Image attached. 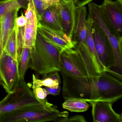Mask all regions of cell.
<instances>
[{
    "instance_id": "cell-7",
    "label": "cell",
    "mask_w": 122,
    "mask_h": 122,
    "mask_svg": "<svg viewBox=\"0 0 122 122\" xmlns=\"http://www.w3.org/2000/svg\"><path fill=\"white\" fill-rule=\"evenodd\" d=\"M27 22L25 27L17 28V40L20 47L32 48L38 32V20L33 0H30L25 11Z\"/></svg>"
},
{
    "instance_id": "cell-4",
    "label": "cell",
    "mask_w": 122,
    "mask_h": 122,
    "mask_svg": "<svg viewBox=\"0 0 122 122\" xmlns=\"http://www.w3.org/2000/svg\"><path fill=\"white\" fill-rule=\"evenodd\" d=\"M88 16L100 28L111 46L114 55L113 69L118 72L122 73V38H119L111 27L103 14L100 5L91 2L88 3Z\"/></svg>"
},
{
    "instance_id": "cell-1",
    "label": "cell",
    "mask_w": 122,
    "mask_h": 122,
    "mask_svg": "<svg viewBox=\"0 0 122 122\" xmlns=\"http://www.w3.org/2000/svg\"><path fill=\"white\" fill-rule=\"evenodd\" d=\"M60 61L61 70L76 80H93L103 72L93 60L86 42L62 51Z\"/></svg>"
},
{
    "instance_id": "cell-13",
    "label": "cell",
    "mask_w": 122,
    "mask_h": 122,
    "mask_svg": "<svg viewBox=\"0 0 122 122\" xmlns=\"http://www.w3.org/2000/svg\"><path fill=\"white\" fill-rule=\"evenodd\" d=\"M55 7L63 32L72 38L76 10L73 0L68 2L60 1Z\"/></svg>"
},
{
    "instance_id": "cell-19",
    "label": "cell",
    "mask_w": 122,
    "mask_h": 122,
    "mask_svg": "<svg viewBox=\"0 0 122 122\" xmlns=\"http://www.w3.org/2000/svg\"><path fill=\"white\" fill-rule=\"evenodd\" d=\"M4 51L15 60L19 62L20 54L18 51L15 25L9 37Z\"/></svg>"
},
{
    "instance_id": "cell-25",
    "label": "cell",
    "mask_w": 122,
    "mask_h": 122,
    "mask_svg": "<svg viewBox=\"0 0 122 122\" xmlns=\"http://www.w3.org/2000/svg\"><path fill=\"white\" fill-rule=\"evenodd\" d=\"M27 20L25 16L23 15V13L20 17H17L15 19V26L17 28H21L25 27L26 25Z\"/></svg>"
},
{
    "instance_id": "cell-28",
    "label": "cell",
    "mask_w": 122,
    "mask_h": 122,
    "mask_svg": "<svg viewBox=\"0 0 122 122\" xmlns=\"http://www.w3.org/2000/svg\"><path fill=\"white\" fill-rule=\"evenodd\" d=\"M2 54V49H1V23L0 20V56Z\"/></svg>"
},
{
    "instance_id": "cell-32",
    "label": "cell",
    "mask_w": 122,
    "mask_h": 122,
    "mask_svg": "<svg viewBox=\"0 0 122 122\" xmlns=\"http://www.w3.org/2000/svg\"></svg>"
},
{
    "instance_id": "cell-14",
    "label": "cell",
    "mask_w": 122,
    "mask_h": 122,
    "mask_svg": "<svg viewBox=\"0 0 122 122\" xmlns=\"http://www.w3.org/2000/svg\"><path fill=\"white\" fill-rule=\"evenodd\" d=\"M87 9L85 6L76 8L75 27L72 39L76 43L85 42L87 35Z\"/></svg>"
},
{
    "instance_id": "cell-26",
    "label": "cell",
    "mask_w": 122,
    "mask_h": 122,
    "mask_svg": "<svg viewBox=\"0 0 122 122\" xmlns=\"http://www.w3.org/2000/svg\"><path fill=\"white\" fill-rule=\"evenodd\" d=\"M46 90L49 93V94L53 96L59 95L61 90L60 85L56 88H51L48 87H45Z\"/></svg>"
},
{
    "instance_id": "cell-12",
    "label": "cell",
    "mask_w": 122,
    "mask_h": 122,
    "mask_svg": "<svg viewBox=\"0 0 122 122\" xmlns=\"http://www.w3.org/2000/svg\"><path fill=\"white\" fill-rule=\"evenodd\" d=\"M38 32L46 40L62 50L74 48L77 43L63 32L53 30L38 22Z\"/></svg>"
},
{
    "instance_id": "cell-17",
    "label": "cell",
    "mask_w": 122,
    "mask_h": 122,
    "mask_svg": "<svg viewBox=\"0 0 122 122\" xmlns=\"http://www.w3.org/2000/svg\"><path fill=\"white\" fill-rule=\"evenodd\" d=\"M59 72L53 71L44 75L42 80L38 79L34 74H33L32 87L43 86L51 88L58 87L61 83Z\"/></svg>"
},
{
    "instance_id": "cell-22",
    "label": "cell",
    "mask_w": 122,
    "mask_h": 122,
    "mask_svg": "<svg viewBox=\"0 0 122 122\" xmlns=\"http://www.w3.org/2000/svg\"><path fill=\"white\" fill-rule=\"evenodd\" d=\"M38 21L45 10L60 2L59 0H33Z\"/></svg>"
},
{
    "instance_id": "cell-27",
    "label": "cell",
    "mask_w": 122,
    "mask_h": 122,
    "mask_svg": "<svg viewBox=\"0 0 122 122\" xmlns=\"http://www.w3.org/2000/svg\"><path fill=\"white\" fill-rule=\"evenodd\" d=\"M93 0H73L74 5L76 8H78L85 6L89 3L92 2Z\"/></svg>"
},
{
    "instance_id": "cell-2",
    "label": "cell",
    "mask_w": 122,
    "mask_h": 122,
    "mask_svg": "<svg viewBox=\"0 0 122 122\" xmlns=\"http://www.w3.org/2000/svg\"><path fill=\"white\" fill-rule=\"evenodd\" d=\"M62 50L46 40L37 32L31 50L30 68L37 75H44L61 70L60 57Z\"/></svg>"
},
{
    "instance_id": "cell-3",
    "label": "cell",
    "mask_w": 122,
    "mask_h": 122,
    "mask_svg": "<svg viewBox=\"0 0 122 122\" xmlns=\"http://www.w3.org/2000/svg\"><path fill=\"white\" fill-rule=\"evenodd\" d=\"M68 112H61L54 106L42 104L25 107L0 115V122H56L59 118L68 117Z\"/></svg>"
},
{
    "instance_id": "cell-9",
    "label": "cell",
    "mask_w": 122,
    "mask_h": 122,
    "mask_svg": "<svg viewBox=\"0 0 122 122\" xmlns=\"http://www.w3.org/2000/svg\"><path fill=\"white\" fill-rule=\"evenodd\" d=\"M92 20V35L98 56L103 66L110 72V74L116 77L117 74L113 71L114 67V58L111 46L100 28Z\"/></svg>"
},
{
    "instance_id": "cell-8",
    "label": "cell",
    "mask_w": 122,
    "mask_h": 122,
    "mask_svg": "<svg viewBox=\"0 0 122 122\" xmlns=\"http://www.w3.org/2000/svg\"><path fill=\"white\" fill-rule=\"evenodd\" d=\"M20 79L19 63L4 51L0 56V84L10 93L15 90Z\"/></svg>"
},
{
    "instance_id": "cell-15",
    "label": "cell",
    "mask_w": 122,
    "mask_h": 122,
    "mask_svg": "<svg viewBox=\"0 0 122 122\" xmlns=\"http://www.w3.org/2000/svg\"><path fill=\"white\" fill-rule=\"evenodd\" d=\"M19 9H16L5 15L0 20L1 23V49L4 51L8 40L15 27V21Z\"/></svg>"
},
{
    "instance_id": "cell-24",
    "label": "cell",
    "mask_w": 122,
    "mask_h": 122,
    "mask_svg": "<svg viewBox=\"0 0 122 122\" xmlns=\"http://www.w3.org/2000/svg\"><path fill=\"white\" fill-rule=\"evenodd\" d=\"M57 122H86L87 121L83 116L81 115L72 116L71 117H62L56 120Z\"/></svg>"
},
{
    "instance_id": "cell-11",
    "label": "cell",
    "mask_w": 122,
    "mask_h": 122,
    "mask_svg": "<svg viewBox=\"0 0 122 122\" xmlns=\"http://www.w3.org/2000/svg\"><path fill=\"white\" fill-rule=\"evenodd\" d=\"M92 106V115L94 122H122L121 114L113 109V103L107 101H93L89 102Z\"/></svg>"
},
{
    "instance_id": "cell-5",
    "label": "cell",
    "mask_w": 122,
    "mask_h": 122,
    "mask_svg": "<svg viewBox=\"0 0 122 122\" xmlns=\"http://www.w3.org/2000/svg\"><path fill=\"white\" fill-rule=\"evenodd\" d=\"M40 104L45 106L37 99L24 80L21 78L15 90L8 93L0 102V115L20 108Z\"/></svg>"
},
{
    "instance_id": "cell-10",
    "label": "cell",
    "mask_w": 122,
    "mask_h": 122,
    "mask_svg": "<svg viewBox=\"0 0 122 122\" xmlns=\"http://www.w3.org/2000/svg\"><path fill=\"white\" fill-rule=\"evenodd\" d=\"M100 5L108 23L119 38H122V3L116 0H104Z\"/></svg>"
},
{
    "instance_id": "cell-23",
    "label": "cell",
    "mask_w": 122,
    "mask_h": 122,
    "mask_svg": "<svg viewBox=\"0 0 122 122\" xmlns=\"http://www.w3.org/2000/svg\"><path fill=\"white\" fill-rule=\"evenodd\" d=\"M32 89L33 92L37 99L45 106L47 107L53 106V105L49 103L46 98L47 96L49 93L45 88H43L41 87H32Z\"/></svg>"
},
{
    "instance_id": "cell-30",
    "label": "cell",
    "mask_w": 122,
    "mask_h": 122,
    "mask_svg": "<svg viewBox=\"0 0 122 122\" xmlns=\"http://www.w3.org/2000/svg\"><path fill=\"white\" fill-rule=\"evenodd\" d=\"M117 0V1H119V2H120L121 3H122V0Z\"/></svg>"
},
{
    "instance_id": "cell-6",
    "label": "cell",
    "mask_w": 122,
    "mask_h": 122,
    "mask_svg": "<svg viewBox=\"0 0 122 122\" xmlns=\"http://www.w3.org/2000/svg\"><path fill=\"white\" fill-rule=\"evenodd\" d=\"M96 101L113 103L122 98V81L106 71L102 72L96 78Z\"/></svg>"
},
{
    "instance_id": "cell-29",
    "label": "cell",
    "mask_w": 122,
    "mask_h": 122,
    "mask_svg": "<svg viewBox=\"0 0 122 122\" xmlns=\"http://www.w3.org/2000/svg\"><path fill=\"white\" fill-rule=\"evenodd\" d=\"M61 2H70L72 0H59Z\"/></svg>"
},
{
    "instance_id": "cell-31",
    "label": "cell",
    "mask_w": 122,
    "mask_h": 122,
    "mask_svg": "<svg viewBox=\"0 0 122 122\" xmlns=\"http://www.w3.org/2000/svg\"><path fill=\"white\" fill-rule=\"evenodd\" d=\"M6 0H0V2H2V1H5Z\"/></svg>"
},
{
    "instance_id": "cell-16",
    "label": "cell",
    "mask_w": 122,
    "mask_h": 122,
    "mask_svg": "<svg viewBox=\"0 0 122 122\" xmlns=\"http://www.w3.org/2000/svg\"><path fill=\"white\" fill-rule=\"evenodd\" d=\"M55 5H53L46 9L41 15L38 22L53 30L63 32Z\"/></svg>"
},
{
    "instance_id": "cell-20",
    "label": "cell",
    "mask_w": 122,
    "mask_h": 122,
    "mask_svg": "<svg viewBox=\"0 0 122 122\" xmlns=\"http://www.w3.org/2000/svg\"><path fill=\"white\" fill-rule=\"evenodd\" d=\"M32 48L23 47L21 51L19 62V72L21 79L24 80L28 69L30 68L31 61Z\"/></svg>"
},
{
    "instance_id": "cell-18",
    "label": "cell",
    "mask_w": 122,
    "mask_h": 122,
    "mask_svg": "<svg viewBox=\"0 0 122 122\" xmlns=\"http://www.w3.org/2000/svg\"><path fill=\"white\" fill-rule=\"evenodd\" d=\"M89 105L86 101L80 98H68L66 99L62 104L64 109L72 112H84L87 111Z\"/></svg>"
},
{
    "instance_id": "cell-21",
    "label": "cell",
    "mask_w": 122,
    "mask_h": 122,
    "mask_svg": "<svg viewBox=\"0 0 122 122\" xmlns=\"http://www.w3.org/2000/svg\"><path fill=\"white\" fill-rule=\"evenodd\" d=\"M22 8L19 0H6L0 2V20L7 13Z\"/></svg>"
}]
</instances>
